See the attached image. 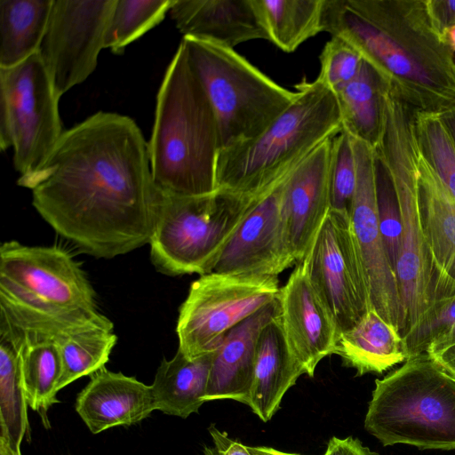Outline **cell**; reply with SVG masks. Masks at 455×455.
Wrapping results in <instances>:
<instances>
[{"mask_svg": "<svg viewBox=\"0 0 455 455\" xmlns=\"http://www.w3.org/2000/svg\"><path fill=\"white\" fill-rule=\"evenodd\" d=\"M415 161L425 239L437 272L455 282V199L423 154L418 140Z\"/></svg>", "mask_w": 455, "mask_h": 455, "instance_id": "cell-22", "label": "cell"}, {"mask_svg": "<svg viewBox=\"0 0 455 455\" xmlns=\"http://www.w3.org/2000/svg\"><path fill=\"white\" fill-rule=\"evenodd\" d=\"M419 145L455 199V140L442 114L413 111Z\"/></svg>", "mask_w": 455, "mask_h": 455, "instance_id": "cell-34", "label": "cell"}, {"mask_svg": "<svg viewBox=\"0 0 455 455\" xmlns=\"http://www.w3.org/2000/svg\"><path fill=\"white\" fill-rule=\"evenodd\" d=\"M253 455H301L298 453L284 452L271 447L258 446L251 447Z\"/></svg>", "mask_w": 455, "mask_h": 455, "instance_id": "cell-42", "label": "cell"}, {"mask_svg": "<svg viewBox=\"0 0 455 455\" xmlns=\"http://www.w3.org/2000/svg\"><path fill=\"white\" fill-rule=\"evenodd\" d=\"M430 7L441 30L455 25V0H430Z\"/></svg>", "mask_w": 455, "mask_h": 455, "instance_id": "cell-40", "label": "cell"}, {"mask_svg": "<svg viewBox=\"0 0 455 455\" xmlns=\"http://www.w3.org/2000/svg\"><path fill=\"white\" fill-rule=\"evenodd\" d=\"M334 354L345 366L355 369L356 376L382 373L408 359L400 332L373 308L340 334Z\"/></svg>", "mask_w": 455, "mask_h": 455, "instance_id": "cell-23", "label": "cell"}, {"mask_svg": "<svg viewBox=\"0 0 455 455\" xmlns=\"http://www.w3.org/2000/svg\"><path fill=\"white\" fill-rule=\"evenodd\" d=\"M356 180V164L351 137L342 128L331 140L330 161L331 211L350 217Z\"/></svg>", "mask_w": 455, "mask_h": 455, "instance_id": "cell-35", "label": "cell"}, {"mask_svg": "<svg viewBox=\"0 0 455 455\" xmlns=\"http://www.w3.org/2000/svg\"><path fill=\"white\" fill-rule=\"evenodd\" d=\"M32 204L60 235L95 258L149 243L156 187L148 142L133 119L97 112L64 131L44 164L20 176Z\"/></svg>", "mask_w": 455, "mask_h": 455, "instance_id": "cell-1", "label": "cell"}, {"mask_svg": "<svg viewBox=\"0 0 455 455\" xmlns=\"http://www.w3.org/2000/svg\"><path fill=\"white\" fill-rule=\"evenodd\" d=\"M173 0H116L105 35V48L122 54L125 47L158 25Z\"/></svg>", "mask_w": 455, "mask_h": 455, "instance_id": "cell-32", "label": "cell"}, {"mask_svg": "<svg viewBox=\"0 0 455 455\" xmlns=\"http://www.w3.org/2000/svg\"><path fill=\"white\" fill-rule=\"evenodd\" d=\"M53 0H0V68L38 52Z\"/></svg>", "mask_w": 455, "mask_h": 455, "instance_id": "cell-26", "label": "cell"}, {"mask_svg": "<svg viewBox=\"0 0 455 455\" xmlns=\"http://www.w3.org/2000/svg\"><path fill=\"white\" fill-rule=\"evenodd\" d=\"M323 28L352 45L409 108L444 115L455 108V52L430 0H324Z\"/></svg>", "mask_w": 455, "mask_h": 455, "instance_id": "cell-2", "label": "cell"}, {"mask_svg": "<svg viewBox=\"0 0 455 455\" xmlns=\"http://www.w3.org/2000/svg\"><path fill=\"white\" fill-rule=\"evenodd\" d=\"M0 299L48 313L98 310L92 285L68 251L14 240L0 247Z\"/></svg>", "mask_w": 455, "mask_h": 455, "instance_id": "cell-11", "label": "cell"}, {"mask_svg": "<svg viewBox=\"0 0 455 455\" xmlns=\"http://www.w3.org/2000/svg\"><path fill=\"white\" fill-rule=\"evenodd\" d=\"M116 341L117 337L113 331L101 329L76 332L55 340L62 363L59 391L75 380L104 368Z\"/></svg>", "mask_w": 455, "mask_h": 455, "instance_id": "cell-31", "label": "cell"}, {"mask_svg": "<svg viewBox=\"0 0 455 455\" xmlns=\"http://www.w3.org/2000/svg\"><path fill=\"white\" fill-rule=\"evenodd\" d=\"M116 0H53L38 54L60 98L95 70Z\"/></svg>", "mask_w": 455, "mask_h": 455, "instance_id": "cell-13", "label": "cell"}, {"mask_svg": "<svg viewBox=\"0 0 455 455\" xmlns=\"http://www.w3.org/2000/svg\"><path fill=\"white\" fill-rule=\"evenodd\" d=\"M279 309L276 298L227 333L213 352L205 402L235 400L248 405L258 340Z\"/></svg>", "mask_w": 455, "mask_h": 455, "instance_id": "cell-18", "label": "cell"}, {"mask_svg": "<svg viewBox=\"0 0 455 455\" xmlns=\"http://www.w3.org/2000/svg\"><path fill=\"white\" fill-rule=\"evenodd\" d=\"M59 100L38 52L0 68V148H13L20 176L39 169L63 134Z\"/></svg>", "mask_w": 455, "mask_h": 455, "instance_id": "cell-9", "label": "cell"}, {"mask_svg": "<svg viewBox=\"0 0 455 455\" xmlns=\"http://www.w3.org/2000/svg\"><path fill=\"white\" fill-rule=\"evenodd\" d=\"M95 329L113 331L114 323L99 310L48 313L0 299V338L12 343L55 341L62 336Z\"/></svg>", "mask_w": 455, "mask_h": 455, "instance_id": "cell-24", "label": "cell"}, {"mask_svg": "<svg viewBox=\"0 0 455 455\" xmlns=\"http://www.w3.org/2000/svg\"><path fill=\"white\" fill-rule=\"evenodd\" d=\"M279 291L275 276L200 275L179 310L178 349L189 358L214 352L231 329L274 301Z\"/></svg>", "mask_w": 455, "mask_h": 455, "instance_id": "cell-10", "label": "cell"}, {"mask_svg": "<svg viewBox=\"0 0 455 455\" xmlns=\"http://www.w3.org/2000/svg\"><path fill=\"white\" fill-rule=\"evenodd\" d=\"M0 455H19L12 450L8 441L2 435H0Z\"/></svg>", "mask_w": 455, "mask_h": 455, "instance_id": "cell-45", "label": "cell"}, {"mask_svg": "<svg viewBox=\"0 0 455 455\" xmlns=\"http://www.w3.org/2000/svg\"><path fill=\"white\" fill-rule=\"evenodd\" d=\"M169 13L183 36L229 48L267 40L252 0H173Z\"/></svg>", "mask_w": 455, "mask_h": 455, "instance_id": "cell-20", "label": "cell"}, {"mask_svg": "<svg viewBox=\"0 0 455 455\" xmlns=\"http://www.w3.org/2000/svg\"><path fill=\"white\" fill-rule=\"evenodd\" d=\"M295 88V101L265 131L219 152L216 190L249 193L271 187L342 130L334 91L316 79H303Z\"/></svg>", "mask_w": 455, "mask_h": 455, "instance_id": "cell-4", "label": "cell"}, {"mask_svg": "<svg viewBox=\"0 0 455 455\" xmlns=\"http://www.w3.org/2000/svg\"><path fill=\"white\" fill-rule=\"evenodd\" d=\"M416 146L413 110L384 92L382 130L375 152L391 180L402 221L395 274L403 339L420 322L443 278L435 267L421 225Z\"/></svg>", "mask_w": 455, "mask_h": 455, "instance_id": "cell-5", "label": "cell"}, {"mask_svg": "<svg viewBox=\"0 0 455 455\" xmlns=\"http://www.w3.org/2000/svg\"><path fill=\"white\" fill-rule=\"evenodd\" d=\"M267 41L293 52L323 31L324 0H252Z\"/></svg>", "mask_w": 455, "mask_h": 455, "instance_id": "cell-28", "label": "cell"}, {"mask_svg": "<svg viewBox=\"0 0 455 455\" xmlns=\"http://www.w3.org/2000/svg\"><path fill=\"white\" fill-rule=\"evenodd\" d=\"M428 355L455 379V342L432 351Z\"/></svg>", "mask_w": 455, "mask_h": 455, "instance_id": "cell-41", "label": "cell"}, {"mask_svg": "<svg viewBox=\"0 0 455 455\" xmlns=\"http://www.w3.org/2000/svg\"><path fill=\"white\" fill-rule=\"evenodd\" d=\"M442 34L444 42L455 52V25L443 28Z\"/></svg>", "mask_w": 455, "mask_h": 455, "instance_id": "cell-43", "label": "cell"}, {"mask_svg": "<svg viewBox=\"0 0 455 455\" xmlns=\"http://www.w3.org/2000/svg\"><path fill=\"white\" fill-rule=\"evenodd\" d=\"M213 352L189 358L177 350L163 359L151 387L155 408L167 415L188 418L205 403Z\"/></svg>", "mask_w": 455, "mask_h": 455, "instance_id": "cell-25", "label": "cell"}, {"mask_svg": "<svg viewBox=\"0 0 455 455\" xmlns=\"http://www.w3.org/2000/svg\"><path fill=\"white\" fill-rule=\"evenodd\" d=\"M408 359L455 342V282L439 291L418 325L403 339Z\"/></svg>", "mask_w": 455, "mask_h": 455, "instance_id": "cell-33", "label": "cell"}, {"mask_svg": "<svg viewBox=\"0 0 455 455\" xmlns=\"http://www.w3.org/2000/svg\"><path fill=\"white\" fill-rule=\"evenodd\" d=\"M283 180L255 192L216 190L195 196L156 186V215L149 242L155 267L168 275L211 273L247 215Z\"/></svg>", "mask_w": 455, "mask_h": 455, "instance_id": "cell-7", "label": "cell"}, {"mask_svg": "<svg viewBox=\"0 0 455 455\" xmlns=\"http://www.w3.org/2000/svg\"><path fill=\"white\" fill-rule=\"evenodd\" d=\"M319 60L320 72L316 80L334 92L356 76L363 61L352 45L335 36L327 41Z\"/></svg>", "mask_w": 455, "mask_h": 455, "instance_id": "cell-36", "label": "cell"}, {"mask_svg": "<svg viewBox=\"0 0 455 455\" xmlns=\"http://www.w3.org/2000/svg\"><path fill=\"white\" fill-rule=\"evenodd\" d=\"M18 349L0 338L1 434L19 455L28 422Z\"/></svg>", "mask_w": 455, "mask_h": 455, "instance_id": "cell-30", "label": "cell"}, {"mask_svg": "<svg viewBox=\"0 0 455 455\" xmlns=\"http://www.w3.org/2000/svg\"><path fill=\"white\" fill-rule=\"evenodd\" d=\"M213 110L220 151L257 137L297 99L244 57L211 41L183 36Z\"/></svg>", "mask_w": 455, "mask_h": 455, "instance_id": "cell-8", "label": "cell"}, {"mask_svg": "<svg viewBox=\"0 0 455 455\" xmlns=\"http://www.w3.org/2000/svg\"><path fill=\"white\" fill-rule=\"evenodd\" d=\"M331 140L323 142L303 159L282 186L286 235L297 263L308 252L331 211Z\"/></svg>", "mask_w": 455, "mask_h": 455, "instance_id": "cell-17", "label": "cell"}, {"mask_svg": "<svg viewBox=\"0 0 455 455\" xmlns=\"http://www.w3.org/2000/svg\"><path fill=\"white\" fill-rule=\"evenodd\" d=\"M364 427L384 446L455 449V379L428 354L375 380Z\"/></svg>", "mask_w": 455, "mask_h": 455, "instance_id": "cell-6", "label": "cell"}, {"mask_svg": "<svg viewBox=\"0 0 455 455\" xmlns=\"http://www.w3.org/2000/svg\"><path fill=\"white\" fill-rule=\"evenodd\" d=\"M384 90L374 70L363 61L356 76L335 92L342 128L374 149L382 130Z\"/></svg>", "mask_w": 455, "mask_h": 455, "instance_id": "cell-27", "label": "cell"}, {"mask_svg": "<svg viewBox=\"0 0 455 455\" xmlns=\"http://www.w3.org/2000/svg\"><path fill=\"white\" fill-rule=\"evenodd\" d=\"M301 261L340 334L373 308L350 217L331 210Z\"/></svg>", "mask_w": 455, "mask_h": 455, "instance_id": "cell-12", "label": "cell"}, {"mask_svg": "<svg viewBox=\"0 0 455 455\" xmlns=\"http://www.w3.org/2000/svg\"><path fill=\"white\" fill-rule=\"evenodd\" d=\"M323 455H379L363 445L357 438L348 436L346 438L331 437L327 444Z\"/></svg>", "mask_w": 455, "mask_h": 455, "instance_id": "cell-39", "label": "cell"}, {"mask_svg": "<svg viewBox=\"0 0 455 455\" xmlns=\"http://www.w3.org/2000/svg\"><path fill=\"white\" fill-rule=\"evenodd\" d=\"M286 178L247 215L211 273L277 277L297 264L289 246L282 210V186Z\"/></svg>", "mask_w": 455, "mask_h": 455, "instance_id": "cell-15", "label": "cell"}, {"mask_svg": "<svg viewBox=\"0 0 455 455\" xmlns=\"http://www.w3.org/2000/svg\"><path fill=\"white\" fill-rule=\"evenodd\" d=\"M302 374L304 369L288 345L278 314L263 328L258 340L248 406L262 421H268Z\"/></svg>", "mask_w": 455, "mask_h": 455, "instance_id": "cell-21", "label": "cell"}, {"mask_svg": "<svg viewBox=\"0 0 455 455\" xmlns=\"http://www.w3.org/2000/svg\"><path fill=\"white\" fill-rule=\"evenodd\" d=\"M208 431L212 445L205 446L202 455H253L251 446L229 438L227 433L219 430L214 424L210 425Z\"/></svg>", "mask_w": 455, "mask_h": 455, "instance_id": "cell-38", "label": "cell"}, {"mask_svg": "<svg viewBox=\"0 0 455 455\" xmlns=\"http://www.w3.org/2000/svg\"><path fill=\"white\" fill-rule=\"evenodd\" d=\"M219 133L205 91L180 42L161 83L148 142L151 177L178 196L216 191Z\"/></svg>", "mask_w": 455, "mask_h": 455, "instance_id": "cell-3", "label": "cell"}, {"mask_svg": "<svg viewBox=\"0 0 455 455\" xmlns=\"http://www.w3.org/2000/svg\"><path fill=\"white\" fill-rule=\"evenodd\" d=\"M351 141L357 172L350 212L352 228L365 270L372 307L400 332L403 309L398 281L379 227L375 149L355 138L351 137Z\"/></svg>", "mask_w": 455, "mask_h": 455, "instance_id": "cell-14", "label": "cell"}, {"mask_svg": "<svg viewBox=\"0 0 455 455\" xmlns=\"http://www.w3.org/2000/svg\"><path fill=\"white\" fill-rule=\"evenodd\" d=\"M443 117L455 140V108L443 115Z\"/></svg>", "mask_w": 455, "mask_h": 455, "instance_id": "cell-44", "label": "cell"}, {"mask_svg": "<svg viewBox=\"0 0 455 455\" xmlns=\"http://www.w3.org/2000/svg\"><path fill=\"white\" fill-rule=\"evenodd\" d=\"M377 202L379 231L389 262L395 272L401 247L402 221L391 180L378 158Z\"/></svg>", "mask_w": 455, "mask_h": 455, "instance_id": "cell-37", "label": "cell"}, {"mask_svg": "<svg viewBox=\"0 0 455 455\" xmlns=\"http://www.w3.org/2000/svg\"><path fill=\"white\" fill-rule=\"evenodd\" d=\"M75 408L94 435L138 423L156 411L150 386L105 367L90 376Z\"/></svg>", "mask_w": 455, "mask_h": 455, "instance_id": "cell-19", "label": "cell"}, {"mask_svg": "<svg viewBox=\"0 0 455 455\" xmlns=\"http://www.w3.org/2000/svg\"><path fill=\"white\" fill-rule=\"evenodd\" d=\"M12 344L20 355L27 405L33 411L45 414L54 403H59L58 386L62 373L59 347L52 340L20 341Z\"/></svg>", "mask_w": 455, "mask_h": 455, "instance_id": "cell-29", "label": "cell"}, {"mask_svg": "<svg viewBox=\"0 0 455 455\" xmlns=\"http://www.w3.org/2000/svg\"><path fill=\"white\" fill-rule=\"evenodd\" d=\"M277 299L288 345L305 374L313 377L321 360L334 354L340 332L311 283L303 261L296 264Z\"/></svg>", "mask_w": 455, "mask_h": 455, "instance_id": "cell-16", "label": "cell"}]
</instances>
